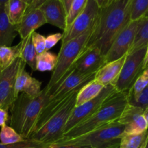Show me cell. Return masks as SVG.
<instances>
[{
  "instance_id": "obj_24",
  "label": "cell",
  "mask_w": 148,
  "mask_h": 148,
  "mask_svg": "<svg viewBox=\"0 0 148 148\" xmlns=\"http://www.w3.org/2000/svg\"><path fill=\"white\" fill-rule=\"evenodd\" d=\"M148 126L144 115L139 116L134 121L125 126L124 134L127 135H137L147 132Z\"/></svg>"
},
{
  "instance_id": "obj_31",
  "label": "cell",
  "mask_w": 148,
  "mask_h": 148,
  "mask_svg": "<svg viewBox=\"0 0 148 148\" xmlns=\"http://www.w3.org/2000/svg\"><path fill=\"white\" fill-rule=\"evenodd\" d=\"M128 103L134 106L145 110L148 107V85L135 97L128 98Z\"/></svg>"
},
{
  "instance_id": "obj_21",
  "label": "cell",
  "mask_w": 148,
  "mask_h": 148,
  "mask_svg": "<svg viewBox=\"0 0 148 148\" xmlns=\"http://www.w3.org/2000/svg\"><path fill=\"white\" fill-rule=\"evenodd\" d=\"M58 56L51 51H44L37 55L36 70L39 72H51L54 70Z\"/></svg>"
},
{
  "instance_id": "obj_43",
  "label": "cell",
  "mask_w": 148,
  "mask_h": 148,
  "mask_svg": "<svg viewBox=\"0 0 148 148\" xmlns=\"http://www.w3.org/2000/svg\"><path fill=\"white\" fill-rule=\"evenodd\" d=\"M144 145H145V148H148V134H147V138H146L145 142Z\"/></svg>"
},
{
  "instance_id": "obj_44",
  "label": "cell",
  "mask_w": 148,
  "mask_h": 148,
  "mask_svg": "<svg viewBox=\"0 0 148 148\" xmlns=\"http://www.w3.org/2000/svg\"><path fill=\"white\" fill-rule=\"evenodd\" d=\"M144 144H145V143H144ZM144 144H143V145H142V146H141V147H140V148H145V145H144Z\"/></svg>"
},
{
  "instance_id": "obj_2",
  "label": "cell",
  "mask_w": 148,
  "mask_h": 148,
  "mask_svg": "<svg viewBox=\"0 0 148 148\" xmlns=\"http://www.w3.org/2000/svg\"><path fill=\"white\" fill-rule=\"evenodd\" d=\"M49 97L46 87L34 98L21 92L10 106V127L24 140H29L34 132L39 115Z\"/></svg>"
},
{
  "instance_id": "obj_32",
  "label": "cell",
  "mask_w": 148,
  "mask_h": 148,
  "mask_svg": "<svg viewBox=\"0 0 148 148\" xmlns=\"http://www.w3.org/2000/svg\"><path fill=\"white\" fill-rule=\"evenodd\" d=\"M32 43L37 54L46 51V38L43 35L33 32L32 33Z\"/></svg>"
},
{
  "instance_id": "obj_8",
  "label": "cell",
  "mask_w": 148,
  "mask_h": 148,
  "mask_svg": "<svg viewBox=\"0 0 148 148\" xmlns=\"http://www.w3.org/2000/svg\"><path fill=\"white\" fill-rule=\"evenodd\" d=\"M100 10L101 8L95 0H88L82 12L63 33L62 45L95 27L99 17Z\"/></svg>"
},
{
  "instance_id": "obj_33",
  "label": "cell",
  "mask_w": 148,
  "mask_h": 148,
  "mask_svg": "<svg viewBox=\"0 0 148 148\" xmlns=\"http://www.w3.org/2000/svg\"><path fill=\"white\" fill-rule=\"evenodd\" d=\"M63 38V33H57L49 35L46 38V51L53 48L59 40H62Z\"/></svg>"
},
{
  "instance_id": "obj_5",
  "label": "cell",
  "mask_w": 148,
  "mask_h": 148,
  "mask_svg": "<svg viewBox=\"0 0 148 148\" xmlns=\"http://www.w3.org/2000/svg\"><path fill=\"white\" fill-rule=\"evenodd\" d=\"M124 128L125 126L119 124L116 120L82 136L70 140L58 141L54 144L82 145L93 147H106L120 143V140L124 134Z\"/></svg>"
},
{
  "instance_id": "obj_6",
  "label": "cell",
  "mask_w": 148,
  "mask_h": 148,
  "mask_svg": "<svg viewBox=\"0 0 148 148\" xmlns=\"http://www.w3.org/2000/svg\"><path fill=\"white\" fill-rule=\"evenodd\" d=\"M77 95H74L64 106L36 130L29 140L47 145H52L60 140L64 134L65 124L75 107Z\"/></svg>"
},
{
  "instance_id": "obj_30",
  "label": "cell",
  "mask_w": 148,
  "mask_h": 148,
  "mask_svg": "<svg viewBox=\"0 0 148 148\" xmlns=\"http://www.w3.org/2000/svg\"><path fill=\"white\" fill-rule=\"evenodd\" d=\"M88 0H73L69 9L66 20V29L73 23L77 17L80 14L85 7Z\"/></svg>"
},
{
  "instance_id": "obj_28",
  "label": "cell",
  "mask_w": 148,
  "mask_h": 148,
  "mask_svg": "<svg viewBox=\"0 0 148 148\" xmlns=\"http://www.w3.org/2000/svg\"><path fill=\"white\" fill-rule=\"evenodd\" d=\"M148 85V67L144 69L137 77L136 80L130 90L127 92V98H133L138 95L142 90L145 89Z\"/></svg>"
},
{
  "instance_id": "obj_37",
  "label": "cell",
  "mask_w": 148,
  "mask_h": 148,
  "mask_svg": "<svg viewBox=\"0 0 148 148\" xmlns=\"http://www.w3.org/2000/svg\"><path fill=\"white\" fill-rule=\"evenodd\" d=\"M147 67H148V45L147 46V49H146V52H145V54L144 59H143L142 69H143V71L144 69H147Z\"/></svg>"
},
{
  "instance_id": "obj_26",
  "label": "cell",
  "mask_w": 148,
  "mask_h": 148,
  "mask_svg": "<svg viewBox=\"0 0 148 148\" xmlns=\"http://www.w3.org/2000/svg\"><path fill=\"white\" fill-rule=\"evenodd\" d=\"M144 111L145 110L143 108L134 106L131 105L128 103L124 108L122 114H121L119 118L117 119V121L119 124L126 126L132 121H134L139 116L143 115L144 114Z\"/></svg>"
},
{
  "instance_id": "obj_38",
  "label": "cell",
  "mask_w": 148,
  "mask_h": 148,
  "mask_svg": "<svg viewBox=\"0 0 148 148\" xmlns=\"http://www.w3.org/2000/svg\"><path fill=\"white\" fill-rule=\"evenodd\" d=\"M62 3H63L64 6L65 10H66V14H67L69 7H70L71 4H72V2L73 1V0H62Z\"/></svg>"
},
{
  "instance_id": "obj_15",
  "label": "cell",
  "mask_w": 148,
  "mask_h": 148,
  "mask_svg": "<svg viewBox=\"0 0 148 148\" xmlns=\"http://www.w3.org/2000/svg\"><path fill=\"white\" fill-rule=\"evenodd\" d=\"M46 23L41 10L39 8L35 9L25 14L20 23L17 25V32L21 40H23Z\"/></svg>"
},
{
  "instance_id": "obj_10",
  "label": "cell",
  "mask_w": 148,
  "mask_h": 148,
  "mask_svg": "<svg viewBox=\"0 0 148 148\" xmlns=\"http://www.w3.org/2000/svg\"><path fill=\"white\" fill-rule=\"evenodd\" d=\"M143 18L130 21L118 35L105 56L106 64L114 62L127 55L132 46L135 36L140 29Z\"/></svg>"
},
{
  "instance_id": "obj_23",
  "label": "cell",
  "mask_w": 148,
  "mask_h": 148,
  "mask_svg": "<svg viewBox=\"0 0 148 148\" xmlns=\"http://www.w3.org/2000/svg\"><path fill=\"white\" fill-rule=\"evenodd\" d=\"M148 45V17H143L140 29L135 36L132 46L130 48L128 53L135 51L136 50Z\"/></svg>"
},
{
  "instance_id": "obj_27",
  "label": "cell",
  "mask_w": 148,
  "mask_h": 148,
  "mask_svg": "<svg viewBox=\"0 0 148 148\" xmlns=\"http://www.w3.org/2000/svg\"><path fill=\"white\" fill-rule=\"evenodd\" d=\"M24 139L11 127L4 125L0 130V142L4 145L14 144L24 141Z\"/></svg>"
},
{
  "instance_id": "obj_20",
  "label": "cell",
  "mask_w": 148,
  "mask_h": 148,
  "mask_svg": "<svg viewBox=\"0 0 148 148\" xmlns=\"http://www.w3.org/2000/svg\"><path fill=\"white\" fill-rule=\"evenodd\" d=\"M27 7L28 5L22 0H8L5 8L10 23L13 25L19 24L24 17Z\"/></svg>"
},
{
  "instance_id": "obj_36",
  "label": "cell",
  "mask_w": 148,
  "mask_h": 148,
  "mask_svg": "<svg viewBox=\"0 0 148 148\" xmlns=\"http://www.w3.org/2000/svg\"><path fill=\"white\" fill-rule=\"evenodd\" d=\"M8 113L7 110L0 108V127L6 125L7 120H8Z\"/></svg>"
},
{
  "instance_id": "obj_46",
  "label": "cell",
  "mask_w": 148,
  "mask_h": 148,
  "mask_svg": "<svg viewBox=\"0 0 148 148\" xmlns=\"http://www.w3.org/2000/svg\"><path fill=\"white\" fill-rule=\"evenodd\" d=\"M33 148H45V147H33Z\"/></svg>"
},
{
  "instance_id": "obj_42",
  "label": "cell",
  "mask_w": 148,
  "mask_h": 148,
  "mask_svg": "<svg viewBox=\"0 0 148 148\" xmlns=\"http://www.w3.org/2000/svg\"><path fill=\"white\" fill-rule=\"evenodd\" d=\"M22 1H24V2H25L26 4H27V5H28V7H29V6H30V4H31L32 1H33V0H22Z\"/></svg>"
},
{
  "instance_id": "obj_19",
  "label": "cell",
  "mask_w": 148,
  "mask_h": 148,
  "mask_svg": "<svg viewBox=\"0 0 148 148\" xmlns=\"http://www.w3.org/2000/svg\"><path fill=\"white\" fill-rule=\"evenodd\" d=\"M20 57L22 60L27 64L32 71H36V57L37 53L36 51L33 43H32V34L27 36L25 39L20 40Z\"/></svg>"
},
{
  "instance_id": "obj_4",
  "label": "cell",
  "mask_w": 148,
  "mask_h": 148,
  "mask_svg": "<svg viewBox=\"0 0 148 148\" xmlns=\"http://www.w3.org/2000/svg\"><path fill=\"white\" fill-rule=\"evenodd\" d=\"M95 26L81 36L62 45L60 51L57 55L58 60L56 67L46 85L49 95L73 70L75 61L88 43L91 35L95 30Z\"/></svg>"
},
{
  "instance_id": "obj_25",
  "label": "cell",
  "mask_w": 148,
  "mask_h": 148,
  "mask_svg": "<svg viewBox=\"0 0 148 148\" xmlns=\"http://www.w3.org/2000/svg\"><path fill=\"white\" fill-rule=\"evenodd\" d=\"M148 132L137 135L123 134L120 140V148H140L145 142Z\"/></svg>"
},
{
  "instance_id": "obj_45",
  "label": "cell",
  "mask_w": 148,
  "mask_h": 148,
  "mask_svg": "<svg viewBox=\"0 0 148 148\" xmlns=\"http://www.w3.org/2000/svg\"><path fill=\"white\" fill-rule=\"evenodd\" d=\"M145 17H148V11L147 12V13H146V14H145Z\"/></svg>"
},
{
  "instance_id": "obj_1",
  "label": "cell",
  "mask_w": 148,
  "mask_h": 148,
  "mask_svg": "<svg viewBox=\"0 0 148 148\" xmlns=\"http://www.w3.org/2000/svg\"><path fill=\"white\" fill-rule=\"evenodd\" d=\"M132 0H113L101 8L95 29L85 47L94 46L106 56L113 42L128 25Z\"/></svg>"
},
{
  "instance_id": "obj_29",
  "label": "cell",
  "mask_w": 148,
  "mask_h": 148,
  "mask_svg": "<svg viewBox=\"0 0 148 148\" xmlns=\"http://www.w3.org/2000/svg\"><path fill=\"white\" fill-rule=\"evenodd\" d=\"M148 11V0H132L130 12V20H140Z\"/></svg>"
},
{
  "instance_id": "obj_13",
  "label": "cell",
  "mask_w": 148,
  "mask_h": 148,
  "mask_svg": "<svg viewBox=\"0 0 148 148\" xmlns=\"http://www.w3.org/2000/svg\"><path fill=\"white\" fill-rule=\"evenodd\" d=\"M46 23L56 26L64 32L66 30V12L62 0H47L39 7Z\"/></svg>"
},
{
  "instance_id": "obj_16",
  "label": "cell",
  "mask_w": 148,
  "mask_h": 148,
  "mask_svg": "<svg viewBox=\"0 0 148 148\" xmlns=\"http://www.w3.org/2000/svg\"><path fill=\"white\" fill-rule=\"evenodd\" d=\"M126 56L127 55L114 62L106 64L95 73L94 79L104 87L110 85H114L122 69Z\"/></svg>"
},
{
  "instance_id": "obj_11",
  "label": "cell",
  "mask_w": 148,
  "mask_h": 148,
  "mask_svg": "<svg viewBox=\"0 0 148 148\" xmlns=\"http://www.w3.org/2000/svg\"><path fill=\"white\" fill-rule=\"evenodd\" d=\"M23 62L21 58H17L10 66L0 72V108L7 111L16 98V78Z\"/></svg>"
},
{
  "instance_id": "obj_3",
  "label": "cell",
  "mask_w": 148,
  "mask_h": 148,
  "mask_svg": "<svg viewBox=\"0 0 148 148\" xmlns=\"http://www.w3.org/2000/svg\"><path fill=\"white\" fill-rule=\"evenodd\" d=\"M127 103L128 98L127 92H115L89 119L79 123L69 132L64 134L62 138L58 141L79 137L93 131L98 127L116 121L122 114Z\"/></svg>"
},
{
  "instance_id": "obj_9",
  "label": "cell",
  "mask_w": 148,
  "mask_h": 148,
  "mask_svg": "<svg viewBox=\"0 0 148 148\" xmlns=\"http://www.w3.org/2000/svg\"><path fill=\"white\" fill-rule=\"evenodd\" d=\"M116 90L112 85L105 87L101 93L94 99L85 103L79 106L75 107L71 113L64 129V134L69 132L79 123L89 119L92 114H95L102 104L109 98Z\"/></svg>"
},
{
  "instance_id": "obj_41",
  "label": "cell",
  "mask_w": 148,
  "mask_h": 148,
  "mask_svg": "<svg viewBox=\"0 0 148 148\" xmlns=\"http://www.w3.org/2000/svg\"><path fill=\"white\" fill-rule=\"evenodd\" d=\"M8 0H0V7L1 6H5Z\"/></svg>"
},
{
  "instance_id": "obj_14",
  "label": "cell",
  "mask_w": 148,
  "mask_h": 148,
  "mask_svg": "<svg viewBox=\"0 0 148 148\" xmlns=\"http://www.w3.org/2000/svg\"><path fill=\"white\" fill-rule=\"evenodd\" d=\"M25 63L24 62L20 68L16 78L14 92L17 98L19 94L23 92L30 98H36L41 92L42 82L33 77L25 70Z\"/></svg>"
},
{
  "instance_id": "obj_18",
  "label": "cell",
  "mask_w": 148,
  "mask_h": 148,
  "mask_svg": "<svg viewBox=\"0 0 148 148\" xmlns=\"http://www.w3.org/2000/svg\"><path fill=\"white\" fill-rule=\"evenodd\" d=\"M105 88L103 85L97 82L95 79H92L90 82L85 84L78 92L75 101V107L79 106L85 103L88 102L98 96L103 89Z\"/></svg>"
},
{
  "instance_id": "obj_39",
  "label": "cell",
  "mask_w": 148,
  "mask_h": 148,
  "mask_svg": "<svg viewBox=\"0 0 148 148\" xmlns=\"http://www.w3.org/2000/svg\"><path fill=\"white\" fill-rule=\"evenodd\" d=\"M95 1H96L100 8H102V7H105L106 4H108L109 0H95Z\"/></svg>"
},
{
  "instance_id": "obj_40",
  "label": "cell",
  "mask_w": 148,
  "mask_h": 148,
  "mask_svg": "<svg viewBox=\"0 0 148 148\" xmlns=\"http://www.w3.org/2000/svg\"><path fill=\"white\" fill-rule=\"evenodd\" d=\"M143 115H144V116L145 117L146 121H147V126H148V107L146 108L145 110ZM147 132H148V129H147Z\"/></svg>"
},
{
  "instance_id": "obj_17",
  "label": "cell",
  "mask_w": 148,
  "mask_h": 148,
  "mask_svg": "<svg viewBox=\"0 0 148 148\" xmlns=\"http://www.w3.org/2000/svg\"><path fill=\"white\" fill-rule=\"evenodd\" d=\"M17 25L10 23L5 6L0 7V46H11L15 38Z\"/></svg>"
},
{
  "instance_id": "obj_7",
  "label": "cell",
  "mask_w": 148,
  "mask_h": 148,
  "mask_svg": "<svg viewBox=\"0 0 148 148\" xmlns=\"http://www.w3.org/2000/svg\"><path fill=\"white\" fill-rule=\"evenodd\" d=\"M146 49L147 46H144L127 53L121 72L114 85L116 92L127 93L137 77L143 72L142 66Z\"/></svg>"
},
{
  "instance_id": "obj_35",
  "label": "cell",
  "mask_w": 148,
  "mask_h": 148,
  "mask_svg": "<svg viewBox=\"0 0 148 148\" xmlns=\"http://www.w3.org/2000/svg\"><path fill=\"white\" fill-rule=\"evenodd\" d=\"M46 1H47V0H33V1H32L31 4L27 7L25 14L26 13L32 11V10H35V9L39 8V7H40V6H41Z\"/></svg>"
},
{
  "instance_id": "obj_12",
  "label": "cell",
  "mask_w": 148,
  "mask_h": 148,
  "mask_svg": "<svg viewBox=\"0 0 148 148\" xmlns=\"http://www.w3.org/2000/svg\"><path fill=\"white\" fill-rule=\"evenodd\" d=\"M106 64L105 56L100 49L94 46L85 47L77 60L74 67L77 72L85 75L95 74Z\"/></svg>"
},
{
  "instance_id": "obj_22",
  "label": "cell",
  "mask_w": 148,
  "mask_h": 148,
  "mask_svg": "<svg viewBox=\"0 0 148 148\" xmlns=\"http://www.w3.org/2000/svg\"><path fill=\"white\" fill-rule=\"evenodd\" d=\"M20 44L14 46H0V72L12 64L20 57Z\"/></svg>"
},
{
  "instance_id": "obj_47",
  "label": "cell",
  "mask_w": 148,
  "mask_h": 148,
  "mask_svg": "<svg viewBox=\"0 0 148 148\" xmlns=\"http://www.w3.org/2000/svg\"><path fill=\"white\" fill-rule=\"evenodd\" d=\"M111 1H113V0H109V1H108V3H109V2H111Z\"/></svg>"
},
{
  "instance_id": "obj_34",
  "label": "cell",
  "mask_w": 148,
  "mask_h": 148,
  "mask_svg": "<svg viewBox=\"0 0 148 148\" xmlns=\"http://www.w3.org/2000/svg\"><path fill=\"white\" fill-rule=\"evenodd\" d=\"M47 148H97L92 146L82 145H71V144H53L50 145Z\"/></svg>"
}]
</instances>
